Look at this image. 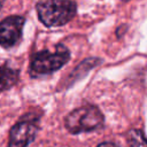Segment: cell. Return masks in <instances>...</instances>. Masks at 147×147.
I'll return each instance as SVG.
<instances>
[{
  "mask_svg": "<svg viewBox=\"0 0 147 147\" xmlns=\"http://www.w3.org/2000/svg\"><path fill=\"white\" fill-rule=\"evenodd\" d=\"M70 57L69 51L63 45H57L55 52L41 51L33 55L30 65V74L33 77L47 75L63 67Z\"/></svg>",
  "mask_w": 147,
  "mask_h": 147,
  "instance_id": "cell-3",
  "label": "cell"
},
{
  "mask_svg": "<svg viewBox=\"0 0 147 147\" xmlns=\"http://www.w3.org/2000/svg\"><path fill=\"white\" fill-rule=\"evenodd\" d=\"M126 138L130 147H147V139L144 132L139 129H131L127 132Z\"/></svg>",
  "mask_w": 147,
  "mask_h": 147,
  "instance_id": "cell-7",
  "label": "cell"
},
{
  "mask_svg": "<svg viewBox=\"0 0 147 147\" xmlns=\"http://www.w3.org/2000/svg\"><path fill=\"white\" fill-rule=\"evenodd\" d=\"M18 78V71L8 65L0 67V92L11 87Z\"/></svg>",
  "mask_w": 147,
  "mask_h": 147,
  "instance_id": "cell-6",
  "label": "cell"
},
{
  "mask_svg": "<svg viewBox=\"0 0 147 147\" xmlns=\"http://www.w3.org/2000/svg\"><path fill=\"white\" fill-rule=\"evenodd\" d=\"M37 13L46 26H60L76 15V3L71 0H46L37 5Z\"/></svg>",
  "mask_w": 147,
  "mask_h": 147,
  "instance_id": "cell-1",
  "label": "cell"
},
{
  "mask_svg": "<svg viewBox=\"0 0 147 147\" xmlns=\"http://www.w3.org/2000/svg\"><path fill=\"white\" fill-rule=\"evenodd\" d=\"M98 147H117V146L115 144H113V142H102Z\"/></svg>",
  "mask_w": 147,
  "mask_h": 147,
  "instance_id": "cell-8",
  "label": "cell"
},
{
  "mask_svg": "<svg viewBox=\"0 0 147 147\" xmlns=\"http://www.w3.org/2000/svg\"><path fill=\"white\" fill-rule=\"evenodd\" d=\"M103 115L99 108L87 105L72 110L65 118V127L71 133L93 131L103 125Z\"/></svg>",
  "mask_w": 147,
  "mask_h": 147,
  "instance_id": "cell-2",
  "label": "cell"
},
{
  "mask_svg": "<svg viewBox=\"0 0 147 147\" xmlns=\"http://www.w3.org/2000/svg\"><path fill=\"white\" fill-rule=\"evenodd\" d=\"M24 18L22 16H9L0 22V45L11 47L16 45L22 37Z\"/></svg>",
  "mask_w": 147,
  "mask_h": 147,
  "instance_id": "cell-4",
  "label": "cell"
},
{
  "mask_svg": "<svg viewBox=\"0 0 147 147\" xmlns=\"http://www.w3.org/2000/svg\"><path fill=\"white\" fill-rule=\"evenodd\" d=\"M37 133V125L31 121H22L15 124L9 133L8 147H26Z\"/></svg>",
  "mask_w": 147,
  "mask_h": 147,
  "instance_id": "cell-5",
  "label": "cell"
}]
</instances>
